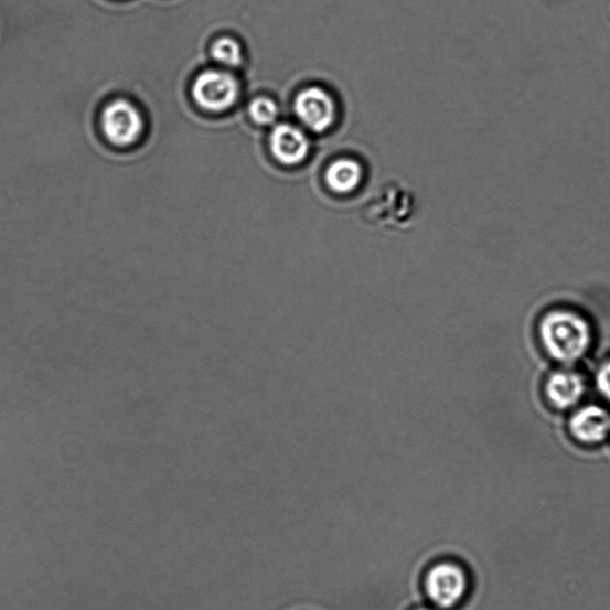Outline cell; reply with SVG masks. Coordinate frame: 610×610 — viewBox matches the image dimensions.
<instances>
[{"instance_id":"obj_1","label":"cell","mask_w":610,"mask_h":610,"mask_svg":"<svg viewBox=\"0 0 610 610\" xmlns=\"http://www.w3.org/2000/svg\"><path fill=\"white\" fill-rule=\"evenodd\" d=\"M546 353L556 362L572 364L587 354L592 341L589 322L569 309L550 310L539 323Z\"/></svg>"},{"instance_id":"obj_2","label":"cell","mask_w":610,"mask_h":610,"mask_svg":"<svg viewBox=\"0 0 610 610\" xmlns=\"http://www.w3.org/2000/svg\"><path fill=\"white\" fill-rule=\"evenodd\" d=\"M425 587L431 602L440 609H451L465 598L469 578L458 564L445 561L429 570Z\"/></svg>"},{"instance_id":"obj_3","label":"cell","mask_w":610,"mask_h":610,"mask_svg":"<svg viewBox=\"0 0 610 610\" xmlns=\"http://www.w3.org/2000/svg\"><path fill=\"white\" fill-rule=\"evenodd\" d=\"M240 94L239 83L231 73L205 71L195 81L192 96L207 111H225L234 106Z\"/></svg>"},{"instance_id":"obj_4","label":"cell","mask_w":610,"mask_h":610,"mask_svg":"<svg viewBox=\"0 0 610 610\" xmlns=\"http://www.w3.org/2000/svg\"><path fill=\"white\" fill-rule=\"evenodd\" d=\"M101 126L108 140L121 147L136 142L143 130L139 110L125 99H117L109 104L103 111Z\"/></svg>"},{"instance_id":"obj_5","label":"cell","mask_w":610,"mask_h":610,"mask_svg":"<svg viewBox=\"0 0 610 610\" xmlns=\"http://www.w3.org/2000/svg\"><path fill=\"white\" fill-rule=\"evenodd\" d=\"M295 111L315 132L329 129L335 120L334 100L320 87H309L297 96Z\"/></svg>"},{"instance_id":"obj_6","label":"cell","mask_w":610,"mask_h":610,"mask_svg":"<svg viewBox=\"0 0 610 610\" xmlns=\"http://www.w3.org/2000/svg\"><path fill=\"white\" fill-rule=\"evenodd\" d=\"M586 390L585 377L570 370L555 372L545 384L548 404L559 410H567L578 405Z\"/></svg>"},{"instance_id":"obj_7","label":"cell","mask_w":610,"mask_h":610,"mask_svg":"<svg viewBox=\"0 0 610 610\" xmlns=\"http://www.w3.org/2000/svg\"><path fill=\"white\" fill-rule=\"evenodd\" d=\"M569 428L577 441L586 445L600 443L610 434V414L599 406L580 408L572 415Z\"/></svg>"},{"instance_id":"obj_8","label":"cell","mask_w":610,"mask_h":610,"mask_svg":"<svg viewBox=\"0 0 610 610\" xmlns=\"http://www.w3.org/2000/svg\"><path fill=\"white\" fill-rule=\"evenodd\" d=\"M271 152L285 165H297L309 153V141L304 132L291 125L282 124L271 132Z\"/></svg>"},{"instance_id":"obj_9","label":"cell","mask_w":610,"mask_h":610,"mask_svg":"<svg viewBox=\"0 0 610 610\" xmlns=\"http://www.w3.org/2000/svg\"><path fill=\"white\" fill-rule=\"evenodd\" d=\"M363 178V169L358 162L352 159H340L332 163L325 174V181L330 188L339 193H347L360 185Z\"/></svg>"},{"instance_id":"obj_10","label":"cell","mask_w":610,"mask_h":610,"mask_svg":"<svg viewBox=\"0 0 610 610\" xmlns=\"http://www.w3.org/2000/svg\"><path fill=\"white\" fill-rule=\"evenodd\" d=\"M212 55L222 65L236 67L243 64V50L239 42L221 38L213 44Z\"/></svg>"},{"instance_id":"obj_11","label":"cell","mask_w":610,"mask_h":610,"mask_svg":"<svg viewBox=\"0 0 610 610\" xmlns=\"http://www.w3.org/2000/svg\"><path fill=\"white\" fill-rule=\"evenodd\" d=\"M249 115L258 125H271L278 116L276 103L269 98H257L250 103Z\"/></svg>"},{"instance_id":"obj_12","label":"cell","mask_w":610,"mask_h":610,"mask_svg":"<svg viewBox=\"0 0 610 610\" xmlns=\"http://www.w3.org/2000/svg\"><path fill=\"white\" fill-rule=\"evenodd\" d=\"M597 385L604 398L610 400V361L606 362L598 371Z\"/></svg>"},{"instance_id":"obj_13","label":"cell","mask_w":610,"mask_h":610,"mask_svg":"<svg viewBox=\"0 0 610 610\" xmlns=\"http://www.w3.org/2000/svg\"><path fill=\"white\" fill-rule=\"evenodd\" d=\"M418 610H436V609L421 608V609H418Z\"/></svg>"}]
</instances>
